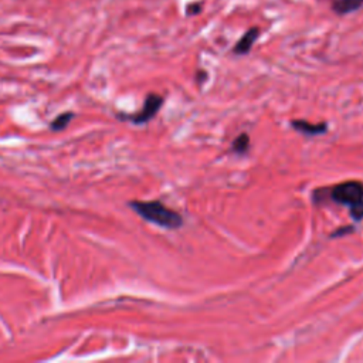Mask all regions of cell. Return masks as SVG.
I'll return each mask as SVG.
<instances>
[{"instance_id": "obj_3", "label": "cell", "mask_w": 363, "mask_h": 363, "mask_svg": "<svg viewBox=\"0 0 363 363\" xmlns=\"http://www.w3.org/2000/svg\"><path fill=\"white\" fill-rule=\"evenodd\" d=\"M164 99L162 95L159 94H149L145 98L143 106L139 112H136L135 115H118V118L121 119H128L135 125H145L147 123L150 119H153L156 116V113L159 112V109L162 108Z\"/></svg>"}, {"instance_id": "obj_1", "label": "cell", "mask_w": 363, "mask_h": 363, "mask_svg": "<svg viewBox=\"0 0 363 363\" xmlns=\"http://www.w3.org/2000/svg\"><path fill=\"white\" fill-rule=\"evenodd\" d=\"M128 206L136 211L143 220L156 224L162 228L167 230H176L183 225V217L166 207L163 203L156 201V200H149V201H142V200H132L128 203Z\"/></svg>"}, {"instance_id": "obj_2", "label": "cell", "mask_w": 363, "mask_h": 363, "mask_svg": "<svg viewBox=\"0 0 363 363\" xmlns=\"http://www.w3.org/2000/svg\"><path fill=\"white\" fill-rule=\"evenodd\" d=\"M329 197L332 201L350 208L363 200V183L356 180L339 183L329 190Z\"/></svg>"}, {"instance_id": "obj_5", "label": "cell", "mask_w": 363, "mask_h": 363, "mask_svg": "<svg viewBox=\"0 0 363 363\" xmlns=\"http://www.w3.org/2000/svg\"><path fill=\"white\" fill-rule=\"evenodd\" d=\"M258 34H259L258 28H250L248 31H245L244 35L237 41V44L234 47V54H237V55L247 54L251 50L255 40L258 38Z\"/></svg>"}, {"instance_id": "obj_4", "label": "cell", "mask_w": 363, "mask_h": 363, "mask_svg": "<svg viewBox=\"0 0 363 363\" xmlns=\"http://www.w3.org/2000/svg\"><path fill=\"white\" fill-rule=\"evenodd\" d=\"M291 126L303 133L305 136H316V135H322L328 130V123L326 122H320V123H311L306 122L303 119H294L291 121Z\"/></svg>"}, {"instance_id": "obj_9", "label": "cell", "mask_w": 363, "mask_h": 363, "mask_svg": "<svg viewBox=\"0 0 363 363\" xmlns=\"http://www.w3.org/2000/svg\"><path fill=\"white\" fill-rule=\"evenodd\" d=\"M349 214L352 216V218H353L354 221L363 220V200H362L359 204L350 207V208H349Z\"/></svg>"}, {"instance_id": "obj_7", "label": "cell", "mask_w": 363, "mask_h": 363, "mask_svg": "<svg viewBox=\"0 0 363 363\" xmlns=\"http://www.w3.org/2000/svg\"><path fill=\"white\" fill-rule=\"evenodd\" d=\"M250 149V138L247 133H240L231 143V150L238 155V156H242L248 152Z\"/></svg>"}, {"instance_id": "obj_10", "label": "cell", "mask_w": 363, "mask_h": 363, "mask_svg": "<svg viewBox=\"0 0 363 363\" xmlns=\"http://www.w3.org/2000/svg\"><path fill=\"white\" fill-rule=\"evenodd\" d=\"M354 231V228L353 227H340V228H337L336 231H333L332 234H330V237H342V235H345V234H349V233H353Z\"/></svg>"}, {"instance_id": "obj_11", "label": "cell", "mask_w": 363, "mask_h": 363, "mask_svg": "<svg viewBox=\"0 0 363 363\" xmlns=\"http://www.w3.org/2000/svg\"><path fill=\"white\" fill-rule=\"evenodd\" d=\"M200 10H201V3H190L186 9V13L189 16H193V14H197Z\"/></svg>"}, {"instance_id": "obj_6", "label": "cell", "mask_w": 363, "mask_h": 363, "mask_svg": "<svg viewBox=\"0 0 363 363\" xmlns=\"http://www.w3.org/2000/svg\"><path fill=\"white\" fill-rule=\"evenodd\" d=\"M332 9L337 14H347L363 9V0H335Z\"/></svg>"}, {"instance_id": "obj_8", "label": "cell", "mask_w": 363, "mask_h": 363, "mask_svg": "<svg viewBox=\"0 0 363 363\" xmlns=\"http://www.w3.org/2000/svg\"><path fill=\"white\" fill-rule=\"evenodd\" d=\"M74 112H62L61 115H58L55 119L51 121L50 123V129L51 130H62L68 126V123L74 119Z\"/></svg>"}]
</instances>
